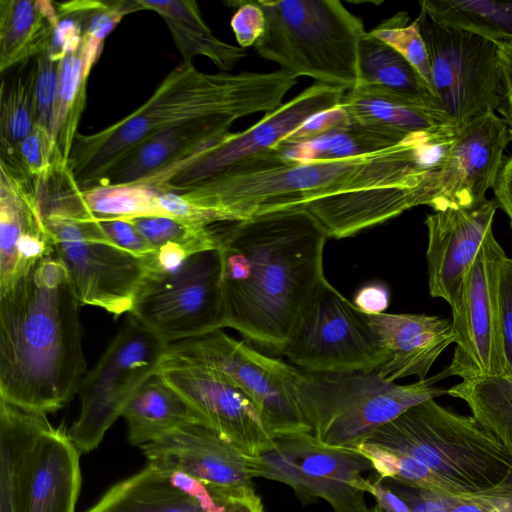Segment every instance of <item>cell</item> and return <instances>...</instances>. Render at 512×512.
Returning <instances> with one entry per match:
<instances>
[{"label": "cell", "mask_w": 512, "mask_h": 512, "mask_svg": "<svg viewBox=\"0 0 512 512\" xmlns=\"http://www.w3.org/2000/svg\"><path fill=\"white\" fill-rule=\"evenodd\" d=\"M58 19L52 1L0 0V72L47 50Z\"/></svg>", "instance_id": "32"}, {"label": "cell", "mask_w": 512, "mask_h": 512, "mask_svg": "<svg viewBox=\"0 0 512 512\" xmlns=\"http://www.w3.org/2000/svg\"><path fill=\"white\" fill-rule=\"evenodd\" d=\"M82 191L88 210L98 219L168 217L160 204V193L144 185H100Z\"/></svg>", "instance_id": "37"}, {"label": "cell", "mask_w": 512, "mask_h": 512, "mask_svg": "<svg viewBox=\"0 0 512 512\" xmlns=\"http://www.w3.org/2000/svg\"><path fill=\"white\" fill-rule=\"evenodd\" d=\"M348 124L392 147L410 137L449 126L436 112L401 98L354 88L340 102Z\"/></svg>", "instance_id": "26"}, {"label": "cell", "mask_w": 512, "mask_h": 512, "mask_svg": "<svg viewBox=\"0 0 512 512\" xmlns=\"http://www.w3.org/2000/svg\"><path fill=\"white\" fill-rule=\"evenodd\" d=\"M440 374L396 384L376 371L307 372L297 368L294 394L310 436L320 445L353 449L421 402L447 394Z\"/></svg>", "instance_id": "6"}, {"label": "cell", "mask_w": 512, "mask_h": 512, "mask_svg": "<svg viewBox=\"0 0 512 512\" xmlns=\"http://www.w3.org/2000/svg\"><path fill=\"white\" fill-rule=\"evenodd\" d=\"M443 127L351 158L285 163L273 149L244 172L202 182L181 193L189 219L214 224L305 204L329 195L377 187L434 186L451 146Z\"/></svg>", "instance_id": "2"}, {"label": "cell", "mask_w": 512, "mask_h": 512, "mask_svg": "<svg viewBox=\"0 0 512 512\" xmlns=\"http://www.w3.org/2000/svg\"><path fill=\"white\" fill-rule=\"evenodd\" d=\"M389 290L382 283H370L361 287L353 299L354 306L367 315L384 313L389 305Z\"/></svg>", "instance_id": "48"}, {"label": "cell", "mask_w": 512, "mask_h": 512, "mask_svg": "<svg viewBox=\"0 0 512 512\" xmlns=\"http://www.w3.org/2000/svg\"><path fill=\"white\" fill-rule=\"evenodd\" d=\"M141 448L148 465L185 473L221 495L253 489L250 456L203 423L181 426Z\"/></svg>", "instance_id": "19"}, {"label": "cell", "mask_w": 512, "mask_h": 512, "mask_svg": "<svg viewBox=\"0 0 512 512\" xmlns=\"http://www.w3.org/2000/svg\"><path fill=\"white\" fill-rule=\"evenodd\" d=\"M50 426L45 414L0 399V512H22L28 455Z\"/></svg>", "instance_id": "29"}, {"label": "cell", "mask_w": 512, "mask_h": 512, "mask_svg": "<svg viewBox=\"0 0 512 512\" xmlns=\"http://www.w3.org/2000/svg\"><path fill=\"white\" fill-rule=\"evenodd\" d=\"M389 147L376 137L348 124L312 139L295 143L281 142L273 147V151L282 162L306 163L351 158Z\"/></svg>", "instance_id": "36"}, {"label": "cell", "mask_w": 512, "mask_h": 512, "mask_svg": "<svg viewBox=\"0 0 512 512\" xmlns=\"http://www.w3.org/2000/svg\"><path fill=\"white\" fill-rule=\"evenodd\" d=\"M80 305L55 253L0 292V399L46 415L78 394L87 373Z\"/></svg>", "instance_id": "3"}, {"label": "cell", "mask_w": 512, "mask_h": 512, "mask_svg": "<svg viewBox=\"0 0 512 512\" xmlns=\"http://www.w3.org/2000/svg\"><path fill=\"white\" fill-rule=\"evenodd\" d=\"M435 188L377 187L342 192L313 200L303 207L320 223L327 237L342 239L384 223L413 207L432 205Z\"/></svg>", "instance_id": "25"}, {"label": "cell", "mask_w": 512, "mask_h": 512, "mask_svg": "<svg viewBox=\"0 0 512 512\" xmlns=\"http://www.w3.org/2000/svg\"><path fill=\"white\" fill-rule=\"evenodd\" d=\"M35 59V124L46 128L51 134L58 94V71L60 61L52 60L47 50L40 53Z\"/></svg>", "instance_id": "40"}, {"label": "cell", "mask_w": 512, "mask_h": 512, "mask_svg": "<svg viewBox=\"0 0 512 512\" xmlns=\"http://www.w3.org/2000/svg\"><path fill=\"white\" fill-rule=\"evenodd\" d=\"M229 498L185 473L147 465L86 512H223Z\"/></svg>", "instance_id": "22"}, {"label": "cell", "mask_w": 512, "mask_h": 512, "mask_svg": "<svg viewBox=\"0 0 512 512\" xmlns=\"http://www.w3.org/2000/svg\"><path fill=\"white\" fill-rule=\"evenodd\" d=\"M167 344L128 314L97 364L85 374L78 394L80 413L68 432L80 453L95 449L137 390L154 375Z\"/></svg>", "instance_id": "10"}, {"label": "cell", "mask_w": 512, "mask_h": 512, "mask_svg": "<svg viewBox=\"0 0 512 512\" xmlns=\"http://www.w3.org/2000/svg\"><path fill=\"white\" fill-rule=\"evenodd\" d=\"M122 416L127 423L129 442L140 447L189 423L205 424L157 372L133 395Z\"/></svg>", "instance_id": "30"}, {"label": "cell", "mask_w": 512, "mask_h": 512, "mask_svg": "<svg viewBox=\"0 0 512 512\" xmlns=\"http://www.w3.org/2000/svg\"><path fill=\"white\" fill-rule=\"evenodd\" d=\"M505 251L490 231L469 266L451 306L456 344L441 378L462 380L505 373L499 309V280Z\"/></svg>", "instance_id": "16"}, {"label": "cell", "mask_w": 512, "mask_h": 512, "mask_svg": "<svg viewBox=\"0 0 512 512\" xmlns=\"http://www.w3.org/2000/svg\"><path fill=\"white\" fill-rule=\"evenodd\" d=\"M54 253L64 265L82 305L118 317L129 313L148 272V264L120 248L88 210L83 191L72 187L41 207Z\"/></svg>", "instance_id": "8"}, {"label": "cell", "mask_w": 512, "mask_h": 512, "mask_svg": "<svg viewBox=\"0 0 512 512\" xmlns=\"http://www.w3.org/2000/svg\"><path fill=\"white\" fill-rule=\"evenodd\" d=\"M348 90L316 82L241 132H227L136 184L181 194L225 175L284 141L310 116L340 104Z\"/></svg>", "instance_id": "9"}, {"label": "cell", "mask_w": 512, "mask_h": 512, "mask_svg": "<svg viewBox=\"0 0 512 512\" xmlns=\"http://www.w3.org/2000/svg\"><path fill=\"white\" fill-rule=\"evenodd\" d=\"M364 443L418 460L470 499L512 491V456L472 416L434 399L407 409Z\"/></svg>", "instance_id": "5"}, {"label": "cell", "mask_w": 512, "mask_h": 512, "mask_svg": "<svg viewBox=\"0 0 512 512\" xmlns=\"http://www.w3.org/2000/svg\"><path fill=\"white\" fill-rule=\"evenodd\" d=\"M419 5L437 24L496 43L512 41V1L423 0Z\"/></svg>", "instance_id": "34"}, {"label": "cell", "mask_w": 512, "mask_h": 512, "mask_svg": "<svg viewBox=\"0 0 512 512\" xmlns=\"http://www.w3.org/2000/svg\"><path fill=\"white\" fill-rule=\"evenodd\" d=\"M494 199L473 208L449 207L427 214L428 287L432 297L450 307L455 302L465 274L475 259L498 209Z\"/></svg>", "instance_id": "21"}, {"label": "cell", "mask_w": 512, "mask_h": 512, "mask_svg": "<svg viewBox=\"0 0 512 512\" xmlns=\"http://www.w3.org/2000/svg\"><path fill=\"white\" fill-rule=\"evenodd\" d=\"M282 354L307 372L376 371L386 362L369 315L326 279L304 309Z\"/></svg>", "instance_id": "13"}, {"label": "cell", "mask_w": 512, "mask_h": 512, "mask_svg": "<svg viewBox=\"0 0 512 512\" xmlns=\"http://www.w3.org/2000/svg\"><path fill=\"white\" fill-rule=\"evenodd\" d=\"M346 125L347 115L339 104L310 116L282 142L295 143L312 139Z\"/></svg>", "instance_id": "45"}, {"label": "cell", "mask_w": 512, "mask_h": 512, "mask_svg": "<svg viewBox=\"0 0 512 512\" xmlns=\"http://www.w3.org/2000/svg\"><path fill=\"white\" fill-rule=\"evenodd\" d=\"M237 10L231 19V28L241 48L254 46L265 29V16L257 1H234Z\"/></svg>", "instance_id": "43"}, {"label": "cell", "mask_w": 512, "mask_h": 512, "mask_svg": "<svg viewBox=\"0 0 512 512\" xmlns=\"http://www.w3.org/2000/svg\"><path fill=\"white\" fill-rule=\"evenodd\" d=\"M447 394L465 401L477 423L512 456V375L462 380Z\"/></svg>", "instance_id": "33"}, {"label": "cell", "mask_w": 512, "mask_h": 512, "mask_svg": "<svg viewBox=\"0 0 512 512\" xmlns=\"http://www.w3.org/2000/svg\"><path fill=\"white\" fill-rule=\"evenodd\" d=\"M98 220L104 232L116 245L144 260L150 268L156 255V249L147 242L132 223L124 219Z\"/></svg>", "instance_id": "42"}, {"label": "cell", "mask_w": 512, "mask_h": 512, "mask_svg": "<svg viewBox=\"0 0 512 512\" xmlns=\"http://www.w3.org/2000/svg\"><path fill=\"white\" fill-rule=\"evenodd\" d=\"M79 455L68 432L52 425L44 430L28 455L22 512H74L81 484Z\"/></svg>", "instance_id": "24"}, {"label": "cell", "mask_w": 512, "mask_h": 512, "mask_svg": "<svg viewBox=\"0 0 512 512\" xmlns=\"http://www.w3.org/2000/svg\"><path fill=\"white\" fill-rule=\"evenodd\" d=\"M508 128L495 111L473 116L457 128L455 138L437 172L431 208H473L487 200L495 186L510 142Z\"/></svg>", "instance_id": "18"}, {"label": "cell", "mask_w": 512, "mask_h": 512, "mask_svg": "<svg viewBox=\"0 0 512 512\" xmlns=\"http://www.w3.org/2000/svg\"><path fill=\"white\" fill-rule=\"evenodd\" d=\"M223 327L282 353L326 279L327 235L304 207L216 223Z\"/></svg>", "instance_id": "1"}, {"label": "cell", "mask_w": 512, "mask_h": 512, "mask_svg": "<svg viewBox=\"0 0 512 512\" xmlns=\"http://www.w3.org/2000/svg\"><path fill=\"white\" fill-rule=\"evenodd\" d=\"M36 64L20 71L0 88V152L17 155L21 141L31 132L36 116Z\"/></svg>", "instance_id": "35"}, {"label": "cell", "mask_w": 512, "mask_h": 512, "mask_svg": "<svg viewBox=\"0 0 512 512\" xmlns=\"http://www.w3.org/2000/svg\"><path fill=\"white\" fill-rule=\"evenodd\" d=\"M355 88L401 98L438 113L445 121L432 89L418 71L395 49L369 32L360 42L359 80Z\"/></svg>", "instance_id": "28"}, {"label": "cell", "mask_w": 512, "mask_h": 512, "mask_svg": "<svg viewBox=\"0 0 512 512\" xmlns=\"http://www.w3.org/2000/svg\"><path fill=\"white\" fill-rule=\"evenodd\" d=\"M223 512H264L260 496L254 488L238 496L230 497Z\"/></svg>", "instance_id": "50"}, {"label": "cell", "mask_w": 512, "mask_h": 512, "mask_svg": "<svg viewBox=\"0 0 512 512\" xmlns=\"http://www.w3.org/2000/svg\"><path fill=\"white\" fill-rule=\"evenodd\" d=\"M415 21L430 61L432 91L446 123L458 128L477 114L496 111L502 88L498 43L437 24L422 9Z\"/></svg>", "instance_id": "11"}, {"label": "cell", "mask_w": 512, "mask_h": 512, "mask_svg": "<svg viewBox=\"0 0 512 512\" xmlns=\"http://www.w3.org/2000/svg\"><path fill=\"white\" fill-rule=\"evenodd\" d=\"M297 77L273 72L204 73L182 62L124 118L93 134H76L68 166L81 190L99 186L130 151L162 131L199 120H236L283 104Z\"/></svg>", "instance_id": "4"}, {"label": "cell", "mask_w": 512, "mask_h": 512, "mask_svg": "<svg viewBox=\"0 0 512 512\" xmlns=\"http://www.w3.org/2000/svg\"><path fill=\"white\" fill-rule=\"evenodd\" d=\"M220 280L219 251L195 253L174 270L148 272L128 314L167 345L222 329Z\"/></svg>", "instance_id": "14"}, {"label": "cell", "mask_w": 512, "mask_h": 512, "mask_svg": "<svg viewBox=\"0 0 512 512\" xmlns=\"http://www.w3.org/2000/svg\"><path fill=\"white\" fill-rule=\"evenodd\" d=\"M254 478L291 487L300 499H323L333 512H368L365 494L373 471L371 461L358 450L320 445L309 433L274 439L273 447L250 456Z\"/></svg>", "instance_id": "15"}, {"label": "cell", "mask_w": 512, "mask_h": 512, "mask_svg": "<svg viewBox=\"0 0 512 512\" xmlns=\"http://www.w3.org/2000/svg\"><path fill=\"white\" fill-rule=\"evenodd\" d=\"M501 99L497 111L505 122L512 142V41L498 43Z\"/></svg>", "instance_id": "46"}, {"label": "cell", "mask_w": 512, "mask_h": 512, "mask_svg": "<svg viewBox=\"0 0 512 512\" xmlns=\"http://www.w3.org/2000/svg\"><path fill=\"white\" fill-rule=\"evenodd\" d=\"M386 353L376 370L384 379L417 376L424 380L436 359L454 343L452 320L424 314L369 315Z\"/></svg>", "instance_id": "23"}, {"label": "cell", "mask_w": 512, "mask_h": 512, "mask_svg": "<svg viewBox=\"0 0 512 512\" xmlns=\"http://www.w3.org/2000/svg\"><path fill=\"white\" fill-rule=\"evenodd\" d=\"M167 351L213 368L236 385L254 403L273 440L310 433L294 394L297 367L265 356L221 329L172 343Z\"/></svg>", "instance_id": "12"}, {"label": "cell", "mask_w": 512, "mask_h": 512, "mask_svg": "<svg viewBox=\"0 0 512 512\" xmlns=\"http://www.w3.org/2000/svg\"><path fill=\"white\" fill-rule=\"evenodd\" d=\"M494 200L507 215L512 229V155L503 164L498 179L493 187Z\"/></svg>", "instance_id": "49"}, {"label": "cell", "mask_w": 512, "mask_h": 512, "mask_svg": "<svg viewBox=\"0 0 512 512\" xmlns=\"http://www.w3.org/2000/svg\"><path fill=\"white\" fill-rule=\"evenodd\" d=\"M400 53L432 89L430 61L419 26L409 22L407 12H399L369 32Z\"/></svg>", "instance_id": "39"}, {"label": "cell", "mask_w": 512, "mask_h": 512, "mask_svg": "<svg viewBox=\"0 0 512 512\" xmlns=\"http://www.w3.org/2000/svg\"><path fill=\"white\" fill-rule=\"evenodd\" d=\"M139 10H151L168 27L184 63L193 64L196 56L209 58L219 69L228 71L246 56V51L218 39L203 20L195 1L136 0Z\"/></svg>", "instance_id": "31"}, {"label": "cell", "mask_w": 512, "mask_h": 512, "mask_svg": "<svg viewBox=\"0 0 512 512\" xmlns=\"http://www.w3.org/2000/svg\"><path fill=\"white\" fill-rule=\"evenodd\" d=\"M157 373L204 423L249 456L270 450L274 440L250 398L217 370L166 350Z\"/></svg>", "instance_id": "17"}, {"label": "cell", "mask_w": 512, "mask_h": 512, "mask_svg": "<svg viewBox=\"0 0 512 512\" xmlns=\"http://www.w3.org/2000/svg\"><path fill=\"white\" fill-rule=\"evenodd\" d=\"M449 512H512V491L473 499H454Z\"/></svg>", "instance_id": "47"}, {"label": "cell", "mask_w": 512, "mask_h": 512, "mask_svg": "<svg viewBox=\"0 0 512 512\" xmlns=\"http://www.w3.org/2000/svg\"><path fill=\"white\" fill-rule=\"evenodd\" d=\"M231 126L223 120H199L155 134L125 155L100 185L137 183L187 157L206 141L230 132Z\"/></svg>", "instance_id": "27"}, {"label": "cell", "mask_w": 512, "mask_h": 512, "mask_svg": "<svg viewBox=\"0 0 512 512\" xmlns=\"http://www.w3.org/2000/svg\"><path fill=\"white\" fill-rule=\"evenodd\" d=\"M124 220L132 223L156 250L166 246H177L191 256L198 252L218 249L216 223L191 225L160 215Z\"/></svg>", "instance_id": "38"}, {"label": "cell", "mask_w": 512, "mask_h": 512, "mask_svg": "<svg viewBox=\"0 0 512 512\" xmlns=\"http://www.w3.org/2000/svg\"><path fill=\"white\" fill-rule=\"evenodd\" d=\"M57 152L50 132L34 124L31 132L19 144L17 157L24 170L37 178L52 167Z\"/></svg>", "instance_id": "41"}, {"label": "cell", "mask_w": 512, "mask_h": 512, "mask_svg": "<svg viewBox=\"0 0 512 512\" xmlns=\"http://www.w3.org/2000/svg\"><path fill=\"white\" fill-rule=\"evenodd\" d=\"M265 29L258 55L295 77L354 89L359 47L366 31L360 18L337 0H256Z\"/></svg>", "instance_id": "7"}, {"label": "cell", "mask_w": 512, "mask_h": 512, "mask_svg": "<svg viewBox=\"0 0 512 512\" xmlns=\"http://www.w3.org/2000/svg\"><path fill=\"white\" fill-rule=\"evenodd\" d=\"M0 292L10 288L40 259L54 253L41 214L36 178L0 159Z\"/></svg>", "instance_id": "20"}, {"label": "cell", "mask_w": 512, "mask_h": 512, "mask_svg": "<svg viewBox=\"0 0 512 512\" xmlns=\"http://www.w3.org/2000/svg\"><path fill=\"white\" fill-rule=\"evenodd\" d=\"M499 309L505 354V375H512V258L501 265Z\"/></svg>", "instance_id": "44"}]
</instances>
